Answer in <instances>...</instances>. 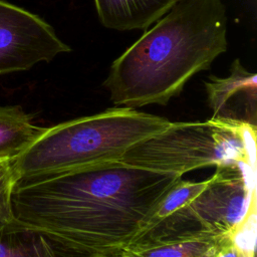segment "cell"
Returning <instances> with one entry per match:
<instances>
[{"label": "cell", "instance_id": "14", "mask_svg": "<svg viewBox=\"0 0 257 257\" xmlns=\"http://www.w3.org/2000/svg\"><path fill=\"white\" fill-rule=\"evenodd\" d=\"M248 251L243 249L235 239L227 237L208 257H245Z\"/></svg>", "mask_w": 257, "mask_h": 257}, {"label": "cell", "instance_id": "16", "mask_svg": "<svg viewBox=\"0 0 257 257\" xmlns=\"http://www.w3.org/2000/svg\"><path fill=\"white\" fill-rule=\"evenodd\" d=\"M245 257H254V252H252V251H248V252H246Z\"/></svg>", "mask_w": 257, "mask_h": 257}, {"label": "cell", "instance_id": "4", "mask_svg": "<svg viewBox=\"0 0 257 257\" xmlns=\"http://www.w3.org/2000/svg\"><path fill=\"white\" fill-rule=\"evenodd\" d=\"M119 161L179 176L206 167H256V125L215 117L170 122L163 131L132 146Z\"/></svg>", "mask_w": 257, "mask_h": 257}, {"label": "cell", "instance_id": "3", "mask_svg": "<svg viewBox=\"0 0 257 257\" xmlns=\"http://www.w3.org/2000/svg\"><path fill=\"white\" fill-rule=\"evenodd\" d=\"M170 122L162 116L118 106L45 127L13 160L16 178L119 161L132 146Z\"/></svg>", "mask_w": 257, "mask_h": 257}, {"label": "cell", "instance_id": "6", "mask_svg": "<svg viewBox=\"0 0 257 257\" xmlns=\"http://www.w3.org/2000/svg\"><path fill=\"white\" fill-rule=\"evenodd\" d=\"M69 51L70 46L41 17L0 0V74L25 71Z\"/></svg>", "mask_w": 257, "mask_h": 257}, {"label": "cell", "instance_id": "15", "mask_svg": "<svg viewBox=\"0 0 257 257\" xmlns=\"http://www.w3.org/2000/svg\"><path fill=\"white\" fill-rule=\"evenodd\" d=\"M103 257H123L120 253L118 254H112V255H106V256H103Z\"/></svg>", "mask_w": 257, "mask_h": 257}, {"label": "cell", "instance_id": "10", "mask_svg": "<svg viewBox=\"0 0 257 257\" xmlns=\"http://www.w3.org/2000/svg\"><path fill=\"white\" fill-rule=\"evenodd\" d=\"M228 236L194 235L155 243L128 245L123 257H208Z\"/></svg>", "mask_w": 257, "mask_h": 257}, {"label": "cell", "instance_id": "12", "mask_svg": "<svg viewBox=\"0 0 257 257\" xmlns=\"http://www.w3.org/2000/svg\"><path fill=\"white\" fill-rule=\"evenodd\" d=\"M207 181L208 180L201 182H193L184 181L181 179L177 184H175L171 188V190L161 201L158 208L153 213L152 217L150 218V220L148 221V223L146 224L141 233L154 227L155 225H157L167 217L171 216L172 214L187 207L205 188V186L207 185Z\"/></svg>", "mask_w": 257, "mask_h": 257}, {"label": "cell", "instance_id": "2", "mask_svg": "<svg viewBox=\"0 0 257 257\" xmlns=\"http://www.w3.org/2000/svg\"><path fill=\"white\" fill-rule=\"evenodd\" d=\"M227 45L222 0H179L111 63L103 85L116 106L166 105Z\"/></svg>", "mask_w": 257, "mask_h": 257}, {"label": "cell", "instance_id": "7", "mask_svg": "<svg viewBox=\"0 0 257 257\" xmlns=\"http://www.w3.org/2000/svg\"><path fill=\"white\" fill-rule=\"evenodd\" d=\"M208 103L215 118L240 120L256 125L257 77L237 58L227 77L211 75L204 82Z\"/></svg>", "mask_w": 257, "mask_h": 257}, {"label": "cell", "instance_id": "5", "mask_svg": "<svg viewBox=\"0 0 257 257\" xmlns=\"http://www.w3.org/2000/svg\"><path fill=\"white\" fill-rule=\"evenodd\" d=\"M256 223V167L217 168L205 188L185 208L141 233L130 245L194 235L232 237Z\"/></svg>", "mask_w": 257, "mask_h": 257}, {"label": "cell", "instance_id": "13", "mask_svg": "<svg viewBox=\"0 0 257 257\" xmlns=\"http://www.w3.org/2000/svg\"><path fill=\"white\" fill-rule=\"evenodd\" d=\"M13 160L0 158V220L6 222L14 219L11 210V193L17 178L13 168Z\"/></svg>", "mask_w": 257, "mask_h": 257}, {"label": "cell", "instance_id": "8", "mask_svg": "<svg viewBox=\"0 0 257 257\" xmlns=\"http://www.w3.org/2000/svg\"><path fill=\"white\" fill-rule=\"evenodd\" d=\"M98 251L80 246L53 233L0 220V257H103Z\"/></svg>", "mask_w": 257, "mask_h": 257}, {"label": "cell", "instance_id": "11", "mask_svg": "<svg viewBox=\"0 0 257 257\" xmlns=\"http://www.w3.org/2000/svg\"><path fill=\"white\" fill-rule=\"evenodd\" d=\"M19 105H0V158L15 159L44 131Z\"/></svg>", "mask_w": 257, "mask_h": 257}, {"label": "cell", "instance_id": "9", "mask_svg": "<svg viewBox=\"0 0 257 257\" xmlns=\"http://www.w3.org/2000/svg\"><path fill=\"white\" fill-rule=\"evenodd\" d=\"M100 23L117 31L146 30L179 0H93Z\"/></svg>", "mask_w": 257, "mask_h": 257}, {"label": "cell", "instance_id": "1", "mask_svg": "<svg viewBox=\"0 0 257 257\" xmlns=\"http://www.w3.org/2000/svg\"><path fill=\"white\" fill-rule=\"evenodd\" d=\"M181 179L121 161L20 177L13 185L11 210L22 224L118 254Z\"/></svg>", "mask_w": 257, "mask_h": 257}]
</instances>
